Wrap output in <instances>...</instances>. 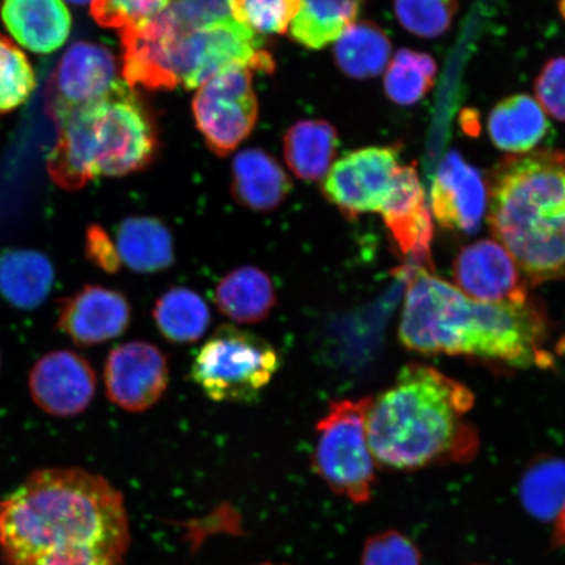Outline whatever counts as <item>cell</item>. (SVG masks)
Masks as SVG:
<instances>
[{"label":"cell","mask_w":565,"mask_h":565,"mask_svg":"<svg viewBox=\"0 0 565 565\" xmlns=\"http://www.w3.org/2000/svg\"><path fill=\"white\" fill-rule=\"evenodd\" d=\"M63 2H68L71 4H75V6H87V4H92V2H94V0H63Z\"/></svg>","instance_id":"74e56055"},{"label":"cell","mask_w":565,"mask_h":565,"mask_svg":"<svg viewBox=\"0 0 565 565\" xmlns=\"http://www.w3.org/2000/svg\"><path fill=\"white\" fill-rule=\"evenodd\" d=\"M399 24L422 39L447 33L458 12V0H394Z\"/></svg>","instance_id":"4dcf8cb0"},{"label":"cell","mask_w":565,"mask_h":565,"mask_svg":"<svg viewBox=\"0 0 565 565\" xmlns=\"http://www.w3.org/2000/svg\"><path fill=\"white\" fill-rule=\"evenodd\" d=\"M391 56V40L372 21L352 24L337 41V65L353 79L379 76L387 67Z\"/></svg>","instance_id":"4316f807"},{"label":"cell","mask_w":565,"mask_h":565,"mask_svg":"<svg viewBox=\"0 0 565 565\" xmlns=\"http://www.w3.org/2000/svg\"><path fill=\"white\" fill-rule=\"evenodd\" d=\"M169 360L157 345L127 342L113 349L104 370L108 398L129 413H143L157 405L169 385Z\"/></svg>","instance_id":"8fae6325"},{"label":"cell","mask_w":565,"mask_h":565,"mask_svg":"<svg viewBox=\"0 0 565 565\" xmlns=\"http://www.w3.org/2000/svg\"><path fill=\"white\" fill-rule=\"evenodd\" d=\"M55 118L60 137L49 171L63 188L81 189L98 177L140 171L157 153L152 117L127 83L118 82L100 100Z\"/></svg>","instance_id":"5b68a950"},{"label":"cell","mask_w":565,"mask_h":565,"mask_svg":"<svg viewBox=\"0 0 565 565\" xmlns=\"http://www.w3.org/2000/svg\"><path fill=\"white\" fill-rule=\"evenodd\" d=\"M401 150L399 145H394L344 154L324 175V196L350 218L381 214L402 167Z\"/></svg>","instance_id":"30bf717a"},{"label":"cell","mask_w":565,"mask_h":565,"mask_svg":"<svg viewBox=\"0 0 565 565\" xmlns=\"http://www.w3.org/2000/svg\"><path fill=\"white\" fill-rule=\"evenodd\" d=\"M430 209L445 230L475 233L487 212L482 173L456 151L445 157L430 190Z\"/></svg>","instance_id":"9a60e30c"},{"label":"cell","mask_w":565,"mask_h":565,"mask_svg":"<svg viewBox=\"0 0 565 565\" xmlns=\"http://www.w3.org/2000/svg\"><path fill=\"white\" fill-rule=\"evenodd\" d=\"M363 3L364 0H300L289 32L302 46L320 51L355 24Z\"/></svg>","instance_id":"cb8c5ba5"},{"label":"cell","mask_w":565,"mask_h":565,"mask_svg":"<svg viewBox=\"0 0 565 565\" xmlns=\"http://www.w3.org/2000/svg\"><path fill=\"white\" fill-rule=\"evenodd\" d=\"M372 398L333 402L317 424L313 469L329 489L355 504L369 503L376 482V461L366 440Z\"/></svg>","instance_id":"ba28073f"},{"label":"cell","mask_w":565,"mask_h":565,"mask_svg":"<svg viewBox=\"0 0 565 565\" xmlns=\"http://www.w3.org/2000/svg\"><path fill=\"white\" fill-rule=\"evenodd\" d=\"M130 321V302L116 289L88 285L61 301L58 328L86 348L124 334Z\"/></svg>","instance_id":"2e32d148"},{"label":"cell","mask_w":565,"mask_h":565,"mask_svg":"<svg viewBox=\"0 0 565 565\" xmlns=\"http://www.w3.org/2000/svg\"><path fill=\"white\" fill-rule=\"evenodd\" d=\"M291 188L279 162L265 151L253 148L233 160L232 194L246 209L259 212L278 209Z\"/></svg>","instance_id":"d6986e66"},{"label":"cell","mask_w":565,"mask_h":565,"mask_svg":"<svg viewBox=\"0 0 565 565\" xmlns=\"http://www.w3.org/2000/svg\"><path fill=\"white\" fill-rule=\"evenodd\" d=\"M34 87L30 60L17 44L0 35V116L30 100Z\"/></svg>","instance_id":"f546056e"},{"label":"cell","mask_w":565,"mask_h":565,"mask_svg":"<svg viewBox=\"0 0 565 565\" xmlns=\"http://www.w3.org/2000/svg\"><path fill=\"white\" fill-rule=\"evenodd\" d=\"M30 392L49 415L70 418L87 409L96 393V373L87 359L74 351L47 353L33 365Z\"/></svg>","instance_id":"4fadbf2b"},{"label":"cell","mask_w":565,"mask_h":565,"mask_svg":"<svg viewBox=\"0 0 565 565\" xmlns=\"http://www.w3.org/2000/svg\"><path fill=\"white\" fill-rule=\"evenodd\" d=\"M172 0H94L92 17L106 28L138 26L160 15Z\"/></svg>","instance_id":"836d02e7"},{"label":"cell","mask_w":565,"mask_h":565,"mask_svg":"<svg viewBox=\"0 0 565 565\" xmlns=\"http://www.w3.org/2000/svg\"><path fill=\"white\" fill-rule=\"evenodd\" d=\"M87 254L92 263L106 273H117L121 268L115 242L96 225L87 233Z\"/></svg>","instance_id":"8d00e7d4"},{"label":"cell","mask_w":565,"mask_h":565,"mask_svg":"<svg viewBox=\"0 0 565 565\" xmlns=\"http://www.w3.org/2000/svg\"><path fill=\"white\" fill-rule=\"evenodd\" d=\"M487 221L527 285L565 278V151L508 154L486 179Z\"/></svg>","instance_id":"277c9868"},{"label":"cell","mask_w":565,"mask_h":565,"mask_svg":"<svg viewBox=\"0 0 565 565\" xmlns=\"http://www.w3.org/2000/svg\"><path fill=\"white\" fill-rule=\"evenodd\" d=\"M420 553L406 535L388 530L366 541L362 565H420Z\"/></svg>","instance_id":"e575fe53"},{"label":"cell","mask_w":565,"mask_h":565,"mask_svg":"<svg viewBox=\"0 0 565 565\" xmlns=\"http://www.w3.org/2000/svg\"><path fill=\"white\" fill-rule=\"evenodd\" d=\"M115 244L119 259L134 273H161L174 264L172 233L159 218H125L118 225Z\"/></svg>","instance_id":"ffe728a7"},{"label":"cell","mask_w":565,"mask_h":565,"mask_svg":"<svg viewBox=\"0 0 565 565\" xmlns=\"http://www.w3.org/2000/svg\"><path fill=\"white\" fill-rule=\"evenodd\" d=\"M475 401L468 386L433 366L405 365L366 414L374 461L399 471L471 461L479 437L466 415Z\"/></svg>","instance_id":"3957f363"},{"label":"cell","mask_w":565,"mask_h":565,"mask_svg":"<svg viewBox=\"0 0 565 565\" xmlns=\"http://www.w3.org/2000/svg\"><path fill=\"white\" fill-rule=\"evenodd\" d=\"M536 103L557 121L565 122V56L550 60L534 83Z\"/></svg>","instance_id":"d590c367"},{"label":"cell","mask_w":565,"mask_h":565,"mask_svg":"<svg viewBox=\"0 0 565 565\" xmlns=\"http://www.w3.org/2000/svg\"><path fill=\"white\" fill-rule=\"evenodd\" d=\"M150 40L160 66L174 87L203 86L232 67L271 73L273 56L264 51V39L233 18L181 34L168 33L154 23L138 25Z\"/></svg>","instance_id":"8992f818"},{"label":"cell","mask_w":565,"mask_h":565,"mask_svg":"<svg viewBox=\"0 0 565 565\" xmlns=\"http://www.w3.org/2000/svg\"><path fill=\"white\" fill-rule=\"evenodd\" d=\"M154 323L167 341L190 344L207 333L211 313L193 289L174 287L162 294L152 310Z\"/></svg>","instance_id":"484cf974"},{"label":"cell","mask_w":565,"mask_h":565,"mask_svg":"<svg viewBox=\"0 0 565 565\" xmlns=\"http://www.w3.org/2000/svg\"><path fill=\"white\" fill-rule=\"evenodd\" d=\"M54 267L44 253L10 249L0 254V295L12 307L39 308L51 295Z\"/></svg>","instance_id":"7402d4cb"},{"label":"cell","mask_w":565,"mask_h":565,"mask_svg":"<svg viewBox=\"0 0 565 565\" xmlns=\"http://www.w3.org/2000/svg\"><path fill=\"white\" fill-rule=\"evenodd\" d=\"M232 17L257 34L285 33L300 10V0H230Z\"/></svg>","instance_id":"1f68e13d"},{"label":"cell","mask_w":565,"mask_h":565,"mask_svg":"<svg viewBox=\"0 0 565 565\" xmlns=\"http://www.w3.org/2000/svg\"><path fill=\"white\" fill-rule=\"evenodd\" d=\"M221 312L237 323L266 320L277 307V291L270 277L256 266H243L225 275L215 289Z\"/></svg>","instance_id":"603a6c76"},{"label":"cell","mask_w":565,"mask_h":565,"mask_svg":"<svg viewBox=\"0 0 565 565\" xmlns=\"http://www.w3.org/2000/svg\"><path fill=\"white\" fill-rule=\"evenodd\" d=\"M454 279L459 291L480 302L529 300L524 275L505 247L494 239L466 246L455 260Z\"/></svg>","instance_id":"7c38bea8"},{"label":"cell","mask_w":565,"mask_h":565,"mask_svg":"<svg viewBox=\"0 0 565 565\" xmlns=\"http://www.w3.org/2000/svg\"><path fill=\"white\" fill-rule=\"evenodd\" d=\"M559 11H561V15L565 20V0H561V2H559Z\"/></svg>","instance_id":"f35d334b"},{"label":"cell","mask_w":565,"mask_h":565,"mask_svg":"<svg viewBox=\"0 0 565 565\" xmlns=\"http://www.w3.org/2000/svg\"><path fill=\"white\" fill-rule=\"evenodd\" d=\"M338 134L327 121H302L285 137V157L291 171L306 181L327 175L335 159Z\"/></svg>","instance_id":"d4e9b609"},{"label":"cell","mask_w":565,"mask_h":565,"mask_svg":"<svg viewBox=\"0 0 565 565\" xmlns=\"http://www.w3.org/2000/svg\"><path fill=\"white\" fill-rule=\"evenodd\" d=\"M115 55L100 44L79 41L71 45L55 70L54 115L100 100L117 86Z\"/></svg>","instance_id":"5bb4252c"},{"label":"cell","mask_w":565,"mask_h":565,"mask_svg":"<svg viewBox=\"0 0 565 565\" xmlns=\"http://www.w3.org/2000/svg\"><path fill=\"white\" fill-rule=\"evenodd\" d=\"M280 365L279 352L265 338L224 324L196 353L190 377L211 401L250 405Z\"/></svg>","instance_id":"52a82bcc"},{"label":"cell","mask_w":565,"mask_h":565,"mask_svg":"<svg viewBox=\"0 0 565 565\" xmlns=\"http://www.w3.org/2000/svg\"><path fill=\"white\" fill-rule=\"evenodd\" d=\"M487 126L494 147L510 154L534 151L548 130L546 113L529 95L504 98L491 110Z\"/></svg>","instance_id":"44dd1931"},{"label":"cell","mask_w":565,"mask_h":565,"mask_svg":"<svg viewBox=\"0 0 565 565\" xmlns=\"http://www.w3.org/2000/svg\"><path fill=\"white\" fill-rule=\"evenodd\" d=\"M547 320L533 301L487 303L423 268L408 281L399 339L422 353L501 360L515 366L546 365Z\"/></svg>","instance_id":"7a4b0ae2"},{"label":"cell","mask_w":565,"mask_h":565,"mask_svg":"<svg viewBox=\"0 0 565 565\" xmlns=\"http://www.w3.org/2000/svg\"><path fill=\"white\" fill-rule=\"evenodd\" d=\"M0 13L18 46L34 54L60 51L73 28L63 0H3Z\"/></svg>","instance_id":"ac0fdd59"},{"label":"cell","mask_w":565,"mask_h":565,"mask_svg":"<svg viewBox=\"0 0 565 565\" xmlns=\"http://www.w3.org/2000/svg\"><path fill=\"white\" fill-rule=\"evenodd\" d=\"M129 546L122 493L94 472L33 471L0 501L4 565H121Z\"/></svg>","instance_id":"6da1fadb"},{"label":"cell","mask_w":565,"mask_h":565,"mask_svg":"<svg viewBox=\"0 0 565 565\" xmlns=\"http://www.w3.org/2000/svg\"><path fill=\"white\" fill-rule=\"evenodd\" d=\"M521 503L541 521H553L565 511V461L543 458L525 471L520 483Z\"/></svg>","instance_id":"83f0119b"},{"label":"cell","mask_w":565,"mask_h":565,"mask_svg":"<svg viewBox=\"0 0 565 565\" xmlns=\"http://www.w3.org/2000/svg\"><path fill=\"white\" fill-rule=\"evenodd\" d=\"M259 565H286V564H273V563H264V564H259Z\"/></svg>","instance_id":"ab89813d"},{"label":"cell","mask_w":565,"mask_h":565,"mask_svg":"<svg viewBox=\"0 0 565 565\" xmlns=\"http://www.w3.org/2000/svg\"><path fill=\"white\" fill-rule=\"evenodd\" d=\"M252 81L253 71L237 66L212 77L196 92L193 111L198 129L218 157L235 151L257 122Z\"/></svg>","instance_id":"9c48e42d"},{"label":"cell","mask_w":565,"mask_h":565,"mask_svg":"<svg viewBox=\"0 0 565 565\" xmlns=\"http://www.w3.org/2000/svg\"><path fill=\"white\" fill-rule=\"evenodd\" d=\"M437 65L427 53L401 49L386 67L384 87L388 98L402 106L423 100L434 88Z\"/></svg>","instance_id":"f1b7e54d"},{"label":"cell","mask_w":565,"mask_h":565,"mask_svg":"<svg viewBox=\"0 0 565 565\" xmlns=\"http://www.w3.org/2000/svg\"><path fill=\"white\" fill-rule=\"evenodd\" d=\"M381 215L402 254L428 260L434 223L414 166L399 168Z\"/></svg>","instance_id":"e0dca14e"},{"label":"cell","mask_w":565,"mask_h":565,"mask_svg":"<svg viewBox=\"0 0 565 565\" xmlns=\"http://www.w3.org/2000/svg\"><path fill=\"white\" fill-rule=\"evenodd\" d=\"M231 18L230 0H172L153 20L161 30L181 34Z\"/></svg>","instance_id":"d6a6232c"}]
</instances>
